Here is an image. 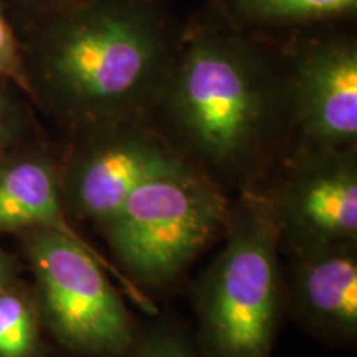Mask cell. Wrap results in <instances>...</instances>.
<instances>
[{
  "mask_svg": "<svg viewBox=\"0 0 357 357\" xmlns=\"http://www.w3.org/2000/svg\"><path fill=\"white\" fill-rule=\"evenodd\" d=\"M119 357H204L192 341L176 328L162 326L147 333Z\"/></svg>",
  "mask_w": 357,
  "mask_h": 357,
  "instance_id": "15",
  "label": "cell"
},
{
  "mask_svg": "<svg viewBox=\"0 0 357 357\" xmlns=\"http://www.w3.org/2000/svg\"><path fill=\"white\" fill-rule=\"evenodd\" d=\"M37 229L82 236L68 222L60 162L33 129L0 159V234Z\"/></svg>",
  "mask_w": 357,
  "mask_h": 357,
  "instance_id": "9",
  "label": "cell"
},
{
  "mask_svg": "<svg viewBox=\"0 0 357 357\" xmlns=\"http://www.w3.org/2000/svg\"><path fill=\"white\" fill-rule=\"evenodd\" d=\"M40 316L33 294L19 280L0 291V357H35Z\"/></svg>",
  "mask_w": 357,
  "mask_h": 357,
  "instance_id": "12",
  "label": "cell"
},
{
  "mask_svg": "<svg viewBox=\"0 0 357 357\" xmlns=\"http://www.w3.org/2000/svg\"><path fill=\"white\" fill-rule=\"evenodd\" d=\"M33 276L42 328L71 352L119 357L134 342L131 316L111 287L105 258L84 242L56 230L19 235Z\"/></svg>",
  "mask_w": 357,
  "mask_h": 357,
  "instance_id": "5",
  "label": "cell"
},
{
  "mask_svg": "<svg viewBox=\"0 0 357 357\" xmlns=\"http://www.w3.org/2000/svg\"><path fill=\"white\" fill-rule=\"evenodd\" d=\"M229 217L217 185L185 160L134 190L102 229L124 270L159 287L182 273Z\"/></svg>",
  "mask_w": 357,
  "mask_h": 357,
  "instance_id": "4",
  "label": "cell"
},
{
  "mask_svg": "<svg viewBox=\"0 0 357 357\" xmlns=\"http://www.w3.org/2000/svg\"><path fill=\"white\" fill-rule=\"evenodd\" d=\"M291 294L301 318L326 337L357 333V258L354 245L298 253Z\"/></svg>",
  "mask_w": 357,
  "mask_h": 357,
  "instance_id": "10",
  "label": "cell"
},
{
  "mask_svg": "<svg viewBox=\"0 0 357 357\" xmlns=\"http://www.w3.org/2000/svg\"><path fill=\"white\" fill-rule=\"evenodd\" d=\"M0 78L19 86L26 96L24 45L19 24L7 0H0Z\"/></svg>",
  "mask_w": 357,
  "mask_h": 357,
  "instance_id": "14",
  "label": "cell"
},
{
  "mask_svg": "<svg viewBox=\"0 0 357 357\" xmlns=\"http://www.w3.org/2000/svg\"><path fill=\"white\" fill-rule=\"evenodd\" d=\"M33 129L32 101L19 86L0 78V159Z\"/></svg>",
  "mask_w": 357,
  "mask_h": 357,
  "instance_id": "13",
  "label": "cell"
},
{
  "mask_svg": "<svg viewBox=\"0 0 357 357\" xmlns=\"http://www.w3.org/2000/svg\"><path fill=\"white\" fill-rule=\"evenodd\" d=\"M7 2L12 8L17 24L24 25L26 22L82 6L88 0H7Z\"/></svg>",
  "mask_w": 357,
  "mask_h": 357,
  "instance_id": "16",
  "label": "cell"
},
{
  "mask_svg": "<svg viewBox=\"0 0 357 357\" xmlns=\"http://www.w3.org/2000/svg\"><path fill=\"white\" fill-rule=\"evenodd\" d=\"M273 40L287 75L293 139L301 149H354L356 22L311 26Z\"/></svg>",
  "mask_w": 357,
  "mask_h": 357,
  "instance_id": "6",
  "label": "cell"
},
{
  "mask_svg": "<svg viewBox=\"0 0 357 357\" xmlns=\"http://www.w3.org/2000/svg\"><path fill=\"white\" fill-rule=\"evenodd\" d=\"M356 19L357 0H204L200 12L189 20L212 29L276 38Z\"/></svg>",
  "mask_w": 357,
  "mask_h": 357,
  "instance_id": "11",
  "label": "cell"
},
{
  "mask_svg": "<svg viewBox=\"0 0 357 357\" xmlns=\"http://www.w3.org/2000/svg\"><path fill=\"white\" fill-rule=\"evenodd\" d=\"M162 2H166V3H169V2H171V0H162Z\"/></svg>",
  "mask_w": 357,
  "mask_h": 357,
  "instance_id": "18",
  "label": "cell"
},
{
  "mask_svg": "<svg viewBox=\"0 0 357 357\" xmlns=\"http://www.w3.org/2000/svg\"><path fill=\"white\" fill-rule=\"evenodd\" d=\"M280 240L298 253L356 245L357 164L352 151L301 149L300 162L270 205Z\"/></svg>",
  "mask_w": 357,
  "mask_h": 357,
  "instance_id": "8",
  "label": "cell"
},
{
  "mask_svg": "<svg viewBox=\"0 0 357 357\" xmlns=\"http://www.w3.org/2000/svg\"><path fill=\"white\" fill-rule=\"evenodd\" d=\"M60 162L66 213L106 223L134 190L185 162L147 118L71 131Z\"/></svg>",
  "mask_w": 357,
  "mask_h": 357,
  "instance_id": "7",
  "label": "cell"
},
{
  "mask_svg": "<svg viewBox=\"0 0 357 357\" xmlns=\"http://www.w3.org/2000/svg\"><path fill=\"white\" fill-rule=\"evenodd\" d=\"M147 119L194 166L257 167L293 137L278 45L185 22Z\"/></svg>",
  "mask_w": 357,
  "mask_h": 357,
  "instance_id": "2",
  "label": "cell"
},
{
  "mask_svg": "<svg viewBox=\"0 0 357 357\" xmlns=\"http://www.w3.org/2000/svg\"><path fill=\"white\" fill-rule=\"evenodd\" d=\"M17 278V263L8 253L0 250V291L12 284Z\"/></svg>",
  "mask_w": 357,
  "mask_h": 357,
  "instance_id": "17",
  "label": "cell"
},
{
  "mask_svg": "<svg viewBox=\"0 0 357 357\" xmlns=\"http://www.w3.org/2000/svg\"><path fill=\"white\" fill-rule=\"evenodd\" d=\"M162 0H88L19 25L26 96L66 131L147 118L182 24Z\"/></svg>",
  "mask_w": 357,
  "mask_h": 357,
  "instance_id": "1",
  "label": "cell"
},
{
  "mask_svg": "<svg viewBox=\"0 0 357 357\" xmlns=\"http://www.w3.org/2000/svg\"><path fill=\"white\" fill-rule=\"evenodd\" d=\"M200 280L195 306L204 357H271L281 310L280 234L270 205L242 204Z\"/></svg>",
  "mask_w": 357,
  "mask_h": 357,
  "instance_id": "3",
  "label": "cell"
}]
</instances>
